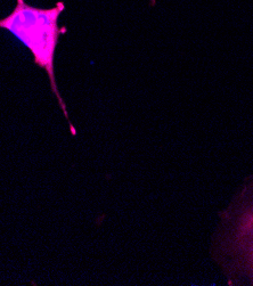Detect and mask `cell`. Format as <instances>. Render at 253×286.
Instances as JSON below:
<instances>
[{"label": "cell", "instance_id": "1", "mask_svg": "<svg viewBox=\"0 0 253 286\" xmlns=\"http://www.w3.org/2000/svg\"><path fill=\"white\" fill-rule=\"evenodd\" d=\"M16 7L8 16L0 19V29L7 30L31 50L34 63L48 74L50 87L56 96L61 110L70 124L71 131L74 128L68 120L66 105L59 94L55 79V52L59 35L66 29L58 26V18L65 9L63 1H58L52 8H38L30 6L25 0H16Z\"/></svg>", "mask_w": 253, "mask_h": 286}]
</instances>
